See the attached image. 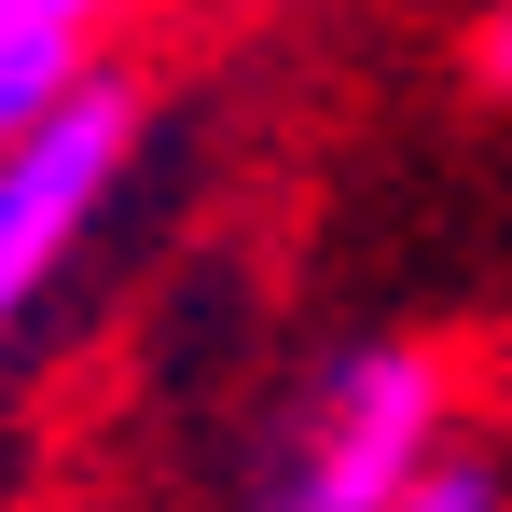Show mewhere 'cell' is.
Returning a JSON list of instances; mask_svg holds the SVG:
<instances>
[{
    "label": "cell",
    "instance_id": "cell-1",
    "mask_svg": "<svg viewBox=\"0 0 512 512\" xmlns=\"http://www.w3.org/2000/svg\"><path fill=\"white\" fill-rule=\"evenodd\" d=\"M429 457H443V360L429 346H360L305 402V429L277 443L263 512H402V485Z\"/></svg>",
    "mask_w": 512,
    "mask_h": 512
},
{
    "label": "cell",
    "instance_id": "cell-2",
    "mask_svg": "<svg viewBox=\"0 0 512 512\" xmlns=\"http://www.w3.org/2000/svg\"><path fill=\"white\" fill-rule=\"evenodd\" d=\"M125 153H139V84H111V70H97L84 97H56L42 125L0 139V333L70 277V250L97 236Z\"/></svg>",
    "mask_w": 512,
    "mask_h": 512
},
{
    "label": "cell",
    "instance_id": "cell-3",
    "mask_svg": "<svg viewBox=\"0 0 512 512\" xmlns=\"http://www.w3.org/2000/svg\"><path fill=\"white\" fill-rule=\"evenodd\" d=\"M125 0H0V139L42 125L56 97L97 84V42H111Z\"/></svg>",
    "mask_w": 512,
    "mask_h": 512
},
{
    "label": "cell",
    "instance_id": "cell-4",
    "mask_svg": "<svg viewBox=\"0 0 512 512\" xmlns=\"http://www.w3.org/2000/svg\"><path fill=\"white\" fill-rule=\"evenodd\" d=\"M402 512H512V485H499V457H485V443H443L416 485H402Z\"/></svg>",
    "mask_w": 512,
    "mask_h": 512
},
{
    "label": "cell",
    "instance_id": "cell-5",
    "mask_svg": "<svg viewBox=\"0 0 512 512\" xmlns=\"http://www.w3.org/2000/svg\"><path fill=\"white\" fill-rule=\"evenodd\" d=\"M471 56H485V84H512V0L485 14V42H471Z\"/></svg>",
    "mask_w": 512,
    "mask_h": 512
}]
</instances>
